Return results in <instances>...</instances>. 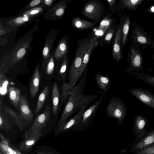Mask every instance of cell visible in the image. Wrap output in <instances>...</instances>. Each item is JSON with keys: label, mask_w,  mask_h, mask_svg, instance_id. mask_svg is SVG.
I'll use <instances>...</instances> for the list:
<instances>
[{"label": "cell", "mask_w": 154, "mask_h": 154, "mask_svg": "<svg viewBox=\"0 0 154 154\" xmlns=\"http://www.w3.org/2000/svg\"><path fill=\"white\" fill-rule=\"evenodd\" d=\"M46 3L47 5H50L52 2V0H45Z\"/></svg>", "instance_id": "cell-44"}, {"label": "cell", "mask_w": 154, "mask_h": 154, "mask_svg": "<svg viewBox=\"0 0 154 154\" xmlns=\"http://www.w3.org/2000/svg\"><path fill=\"white\" fill-rule=\"evenodd\" d=\"M8 90V96L11 102L14 107H17L21 97L20 90L13 86L9 87Z\"/></svg>", "instance_id": "cell-23"}, {"label": "cell", "mask_w": 154, "mask_h": 154, "mask_svg": "<svg viewBox=\"0 0 154 154\" xmlns=\"http://www.w3.org/2000/svg\"><path fill=\"white\" fill-rule=\"evenodd\" d=\"M87 69L80 78L78 84L75 85L66 100L63 111L54 129V137L73 114H76L85 104H89L94 101L97 95L83 94L84 85L87 77Z\"/></svg>", "instance_id": "cell-1"}, {"label": "cell", "mask_w": 154, "mask_h": 154, "mask_svg": "<svg viewBox=\"0 0 154 154\" xmlns=\"http://www.w3.org/2000/svg\"><path fill=\"white\" fill-rule=\"evenodd\" d=\"M26 52V49L22 48L20 49L17 52V56L18 58H21L23 57L24 55Z\"/></svg>", "instance_id": "cell-36"}, {"label": "cell", "mask_w": 154, "mask_h": 154, "mask_svg": "<svg viewBox=\"0 0 154 154\" xmlns=\"http://www.w3.org/2000/svg\"><path fill=\"white\" fill-rule=\"evenodd\" d=\"M51 115L50 107L47 105L44 111L37 116L29 128L25 132L24 136L34 133H39L43 137L51 130L48 126Z\"/></svg>", "instance_id": "cell-3"}, {"label": "cell", "mask_w": 154, "mask_h": 154, "mask_svg": "<svg viewBox=\"0 0 154 154\" xmlns=\"http://www.w3.org/2000/svg\"><path fill=\"white\" fill-rule=\"evenodd\" d=\"M19 105L20 116L26 127L33 122L34 120L32 109L24 94L21 96Z\"/></svg>", "instance_id": "cell-11"}, {"label": "cell", "mask_w": 154, "mask_h": 154, "mask_svg": "<svg viewBox=\"0 0 154 154\" xmlns=\"http://www.w3.org/2000/svg\"><path fill=\"white\" fill-rule=\"evenodd\" d=\"M38 10H32L31 11L30 14H36L38 13Z\"/></svg>", "instance_id": "cell-42"}, {"label": "cell", "mask_w": 154, "mask_h": 154, "mask_svg": "<svg viewBox=\"0 0 154 154\" xmlns=\"http://www.w3.org/2000/svg\"><path fill=\"white\" fill-rule=\"evenodd\" d=\"M103 99L100 98L99 100L96 101L85 111L75 131L79 132L85 130L91 127L90 125Z\"/></svg>", "instance_id": "cell-8"}, {"label": "cell", "mask_w": 154, "mask_h": 154, "mask_svg": "<svg viewBox=\"0 0 154 154\" xmlns=\"http://www.w3.org/2000/svg\"><path fill=\"white\" fill-rule=\"evenodd\" d=\"M122 21L121 45L122 50L126 44L131 24V19L129 15L124 16Z\"/></svg>", "instance_id": "cell-18"}, {"label": "cell", "mask_w": 154, "mask_h": 154, "mask_svg": "<svg viewBox=\"0 0 154 154\" xmlns=\"http://www.w3.org/2000/svg\"><path fill=\"white\" fill-rule=\"evenodd\" d=\"M128 147H126L124 149H122V150L120 152V153H125L127 152V148Z\"/></svg>", "instance_id": "cell-43"}, {"label": "cell", "mask_w": 154, "mask_h": 154, "mask_svg": "<svg viewBox=\"0 0 154 154\" xmlns=\"http://www.w3.org/2000/svg\"><path fill=\"white\" fill-rule=\"evenodd\" d=\"M127 60L129 64L128 68L125 70L127 73L139 72L143 69V58L139 46L133 45L128 53Z\"/></svg>", "instance_id": "cell-7"}, {"label": "cell", "mask_w": 154, "mask_h": 154, "mask_svg": "<svg viewBox=\"0 0 154 154\" xmlns=\"http://www.w3.org/2000/svg\"><path fill=\"white\" fill-rule=\"evenodd\" d=\"M148 122L147 119L145 116L136 114L132 130L133 135L137 137L145 131Z\"/></svg>", "instance_id": "cell-17"}, {"label": "cell", "mask_w": 154, "mask_h": 154, "mask_svg": "<svg viewBox=\"0 0 154 154\" xmlns=\"http://www.w3.org/2000/svg\"><path fill=\"white\" fill-rule=\"evenodd\" d=\"M60 99L59 91L56 82L54 83L52 91V100L53 104V114H57L59 108V100Z\"/></svg>", "instance_id": "cell-24"}, {"label": "cell", "mask_w": 154, "mask_h": 154, "mask_svg": "<svg viewBox=\"0 0 154 154\" xmlns=\"http://www.w3.org/2000/svg\"><path fill=\"white\" fill-rule=\"evenodd\" d=\"M143 0H121L120 1L118 8L123 11L125 8L130 10H136L139 5L143 3Z\"/></svg>", "instance_id": "cell-22"}, {"label": "cell", "mask_w": 154, "mask_h": 154, "mask_svg": "<svg viewBox=\"0 0 154 154\" xmlns=\"http://www.w3.org/2000/svg\"><path fill=\"white\" fill-rule=\"evenodd\" d=\"M130 93L142 103L154 109V94L148 90L137 87L129 90Z\"/></svg>", "instance_id": "cell-10"}, {"label": "cell", "mask_w": 154, "mask_h": 154, "mask_svg": "<svg viewBox=\"0 0 154 154\" xmlns=\"http://www.w3.org/2000/svg\"><path fill=\"white\" fill-rule=\"evenodd\" d=\"M0 154H4L1 151H0Z\"/></svg>", "instance_id": "cell-46"}, {"label": "cell", "mask_w": 154, "mask_h": 154, "mask_svg": "<svg viewBox=\"0 0 154 154\" xmlns=\"http://www.w3.org/2000/svg\"><path fill=\"white\" fill-rule=\"evenodd\" d=\"M28 20V18L27 17H20L17 18L15 21L16 23H21L24 22Z\"/></svg>", "instance_id": "cell-35"}, {"label": "cell", "mask_w": 154, "mask_h": 154, "mask_svg": "<svg viewBox=\"0 0 154 154\" xmlns=\"http://www.w3.org/2000/svg\"><path fill=\"white\" fill-rule=\"evenodd\" d=\"M152 58L153 59V64H154V54H153V55H152Z\"/></svg>", "instance_id": "cell-45"}, {"label": "cell", "mask_w": 154, "mask_h": 154, "mask_svg": "<svg viewBox=\"0 0 154 154\" xmlns=\"http://www.w3.org/2000/svg\"><path fill=\"white\" fill-rule=\"evenodd\" d=\"M73 26L79 30H84L91 29L96 25L94 22L82 19L78 17H75L72 21Z\"/></svg>", "instance_id": "cell-19"}, {"label": "cell", "mask_w": 154, "mask_h": 154, "mask_svg": "<svg viewBox=\"0 0 154 154\" xmlns=\"http://www.w3.org/2000/svg\"><path fill=\"white\" fill-rule=\"evenodd\" d=\"M106 110L107 117H112L116 119L120 125L122 124L127 112L126 106L123 100L117 97H112Z\"/></svg>", "instance_id": "cell-4"}, {"label": "cell", "mask_w": 154, "mask_h": 154, "mask_svg": "<svg viewBox=\"0 0 154 154\" xmlns=\"http://www.w3.org/2000/svg\"><path fill=\"white\" fill-rule=\"evenodd\" d=\"M49 93L48 86H45L40 94L37 101L36 108L35 111V114H37L42 108Z\"/></svg>", "instance_id": "cell-25"}, {"label": "cell", "mask_w": 154, "mask_h": 154, "mask_svg": "<svg viewBox=\"0 0 154 154\" xmlns=\"http://www.w3.org/2000/svg\"><path fill=\"white\" fill-rule=\"evenodd\" d=\"M0 149L3 153L6 152L11 154H23L21 151L10 143L7 145L3 143L1 141H0Z\"/></svg>", "instance_id": "cell-30"}, {"label": "cell", "mask_w": 154, "mask_h": 154, "mask_svg": "<svg viewBox=\"0 0 154 154\" xmlns=\"http://www.w3.org/2000/svg\"><path fill=\"white\" fill-rule=\"evenodd\" d=\"M1 107L0 108V129L8 132L13 127V122L9 120L2 112Z\"/></svg>", "instance_id": "cell-28"}, {"label": "cell", "mask_w": 154, "mask_h": 154, "mask_svg": "<svg viewBox=\"0 0 154 154\" xmlns=\"http://www.w3.org/2000/svg\"><path fill=\"white\" fill-rule=\"evenodd\" d=\"M97 36H94L91 43L84 55L78 74V80L87 69L86 68L91 56L97 45L98 41L97 40Z\"/></svg>", "instance_id": "cell-15"}, {"label": "cell", "mask_w": 154, "mask_h": 154, "mask_svg": "<svg viewBox=\"0 0 154 154\" xmlns=\"http://www.w3.org/2000/svg\"><path fill=\"white\" fill-rule=\"evenodd\" d=\"M122 21L116 33L112 51V57L117 62L122 59V55L121 49V29Z\"/></svg>", "instance_id": "cell-14"}, {"label": "cell", "mask_w": 154, "mask_h": 154, "mask_svg": "<svg viewBox=\"0 0 154 154\" xmlns=\"http://www.w3.org/2000/svg\"><path fill=\"white\" fill-rule=\"evenodd\" d=\"M4 107L5 111L11 116L20 130L22 131L26 126L20 115L8 106L4 105Z\"/></svg>", "instance_id": "cell-21"}, {"label": "cell", "mask_w": 154, "mask_h": 154, "mask_svg": "<svg viewBox=\"0 0 154 154\" xmlns=\"http://www.w3.org/2000/svg\"><path fill=\"white\" fill-rule=\"evenodd\" d=\"M114 32V29L112 27H110L105 33L104 41L106 45L110 43L111 39Z\"/></svg>", "instance_id": "cell-32"}, {"label": "cell", "mask_w": 154, "mask_h": 154, "mask_svg": "<svg viewBox=\"0 0 154 154\" xmlns=\"http://www.w3.org/2000/svg\"><path fill=\"white\" fill-rule=\"evenodd\" d=\"M109 8L112 12L115 11L116 10V5L117 4V1L116 0H106Z\"/></svg>", "instance_id": "cell-33"}, {"label": "cell", "mask_w": 154, "mask_h": 154, "mask_svg": "<svg viewBox=\"0 0 154 154\" xmlns=\"http://www.w3.org/2000/svg\"><path fill=\"white\" fill-rule=\"evenodd\" d=\"M104 8L103 5L100 0H92L84 5L82 9V13L85 16L96 23L101 19Z\"/></svg>", "instance_id": "cell-6"}, {"label": "cell", "mask_w": 154, "mask_h": 154, "mask_svg": "<svg viewBox=\"0 0 154 154\" xmlns=\"http://www.w3.org/2000/svg\"><path fill=\"white\" fill-rule=\"evenodd\" d=\"M64 12V9L63 8H61L57 10L56 12V14L58 16H60L63 14Z\"/></svg>", "instance_id": "cell-38"}, {"label": "cell", "mask_w": 154, "mask_h": 154, "mask_svg": "<svg viewBox=\"0 0 154 154\" xmlns=\"http://www.w3.org/2000/svg\"><path fill=\"white\" fill-rule=\"evenodd\" d=\"M91 34L78 41L75 57L70 66L67 76L68 80L71 82L78 80V75L84 55L91 45L94 36Z\"/></svg>", "instance_id": "cell-2"}, {"label": "cell", "mask_w": 154, "mask_h": 154, "mask_svg": "<svg viewBox=\"0 0 154 154\" xmlns=\"http://www.w3.org/2000/svg\"><path fill=\"white\" fill-rule=\"evenodd\" d=\"M113 19L109 15H107L100 22L97 28L98 32L100 35H103L107 31L112 24Z\"/></svg>", "instance_id": "cell-26"}, {"label": "cell", "mask_w": 154, "mask_h": 154, "mask_svg": "<svg viewBox=\"0 0 154 154\" xmlns=\"http://www.w3.org/2000/svg\"><path fill=\"white\" fill-rule=\"evenodd\" d=\"M65 42L61 43L59 46L60 49L63 52H65L66 51V45Z\"/></svg>", "instance_id": "cell-37"}, {"label": "cell", "mask_w": 154, "mask_h": 154, "mask_svg": "<svg viewBox=\"0 0 154 154\" xmlns=\"http://www.w3.org/2000/svg\"><path fill=\"white\" fill-rule=\"evenodd\" d=\"M32 154H61L51 146L43 145L38 146Z\"/></svg>", "instance_id": "cell-29"}, {"label": "cell", "mask_w": 154, "mask_h": 154, "mask_svg": "<svg viewBox=\"0 0 154 154\" xmlns=\"http://www.w3.org/2000/svg\"><path fill=\"white\" fill-rule=\"evenodd\" d=\"M133 29L130 40L133 45L140 46L143 49L150 46L154 49V41L142 27L133 21Z\"/></svg>", "instance_id": "cell-5"}, {"label": "cell", "mask_w": 154, "mask_h": 154, "mask_svg": "<svg viewBox=\"0 0 154 154\" xmlns=\"http://www.w3.org/2000/svg\"><path fill=\"white\" fill-rule=\"evenodd\" d=\"M94 78L97 82V86L103 91L101 98H103L109 88L111 80L109 75L103 76L98 72L95 75Z\"/></svg>", "instance_id": "cell-16"}, {"label": "cell", "mask_w": 154, "mask_h": 154, "mask_svg": "<svg viewBox=\"0 0 154 154\" xmlns=\"http://www.w3.org/2000/svg\"><path fill=\"white\" fill-rule=\"evenodd\" d=\"M24 137V139L19 146V149L23 154H28L43 136L40 133H34Z\"/></svg>", "instance_id": "cell-12"}, {"label": "cell", "mask_w": 154, "mask_h": 154, "mask_svg": "<svg viewBox=\"0 0 154 154\" xmlns=\"http://www.w3.org/2000/svg\"><path fill=\"white\" fill-rule=\"evenodd\" d=\"M154 143V128L147 131L130 149L133 153L137 152L141 149Z\"/></svg>", "instance_id": "cell-13"}, {"label": "cell", "mask_w": 154, "mask_h": 154, "mask_svg": "<svg viewBox=\"0 0 154 154\" xmlns=\"http://www.w3.org/2000/svg\"><path fill=\"white\" fill-rule=\"evenodd\" d=\"M48 53V48L47 47H45L43 49V54L44 56H46Z\"/></svg>", "instance_id": "cell-41"}, {"label": "cell", "mask_w": 154, "mask_h": 154, "mask_svg": "<svg viewBox=\"0 0 154 154\" xmlns=\"http://www.w3.org/2000/svg\"><path fill=\"white\" fill-rule=\"evenodd\" d=\"M40 0H34L31 2L30 5L31 7L34 6L38 4L40 2Z\"/></svg>", "instance_id": "cell-40"}, {"label": "cell", "mask_w": 154, "mask_h": 154, "mask_svg": "<svg viewBox=\"0 0 154 154\" xmlns=\"http://www.w3.org/2000/svg\"><path fill=\"white\" fill-rule=\"evenodd\" d=\"M146 11L149 13H154V3L149 7Z\"/></svg>", "instance_id": "cell-39"}, {"label": "cell", "mask_w": 154, "mask_h": 154, "mask_svg": "<svg viewBox=\"0 0 154 154\" xmlns=\"http://www.w3.org/2000/svg\"><path fill=\"white\" fill-rule=\"evenodd\" d=\"M54 63L53 62H50L48 63L46 70V72L48 75L52 74L53 71Z\"/></svg>", "instance_id": "cell-34"}, {"label": "cell", "mask_w": 154, "mask_h": 154, "mask_svg": "<svg viewBox=\"0 0 154 154\" xmlns=\"http://www.w3.org/2000/svg\"><path fill=\"white\" fill-rule=\"evenodd\" d=\"M131 154H154V143Z\"/></svg>", "instance_id": "cell-31"}, {"label": "cell", "mask_w": 154, "mask_h": 154, "mask_svg": "<svg viewBox=\"0 0 154 154\" xmlns=\"http://www.w3.org/2000/svg\"><path fill=\"white\" fill-rule=\"evenodd\" d=\"M88 104H85L73 117L68 119L63 126L58 131L54 137L59 134L71 131H75L79 123L82 115L85 111L88 109Z\"/></svg>", "instance_id": "cell-9"}, {"label": "cell", "mask_w": 154, "mask_h": 154, "mask_svg": "<svg viewBox=\"0 0 154 154\" xmlns=\"http://www.w3.org/2000/svg\"><path fill=\"white\" fill-rule=\"evenodd\" d=\"M130 73L154 88V75L152 76L149 74L140 73L134 71Z\"/></svg>", "instance_id": "cell-27"}, {"label": "cell", "mask_w": 154, "mask_h": 154, "mask_svg": "<svg viewBox=\"0 0 154 154\" xmlns=\"http://www.w3.org/2000/svg\"><path fill=\"white\" fill-rule=\"evenodd\" d=\"M40 78L38 69L36 68L32 75L30 86V93L32 99L34 98L38 91Z\"/></svg>", "instance_id": "cell-20"}]
</instances>
